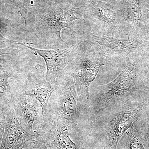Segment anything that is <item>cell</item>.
I'll use <instances>...</instances> for the list:
<instances>
[{"label": "cell", "mask_w": 149, "mask_h": 149, "mask_svg": "<svg viewBox=\"0 0 149 149\" xmlns=\"http://www.w3.org/2000/svg\"><path fill=\"white\" fill-rule=\"evenodd\" d=\"M123 69L117 77L106 85L99 86L93 97L95 106L106 108L117 100L126 96L135 88L138 82L139 63L133 56L124 62Z\"/></svg>", "instance_id": "obj_1"}, {"label": "cell", "mask_w": 149, "mask_h": 149, "mask_svg": "<svg viewBox=\"0 0 149 149\" xmlns=\"http://www.w3.org/2000/svg\"><path fill=\"white\" fill-rule=\"evenodd\" d=\"M13 108L19 123L27 132L35 135L34 125L42 117V110L38 101L31 96L17 93L13 99Z\"/></svg>", "instance_id": "obj_7"}, {"label": "cell", "mask_w": 149, "mask_h": 149, "mask_svg": "<svg viewBox=\"0 0 149 149\" xmlns=\"http://www.w3.org/2000/svg\"><path fill=\"white\" fill-rule=\"evenodd\" d=\"M46 22L49 26L55 30L61 39L60 32L65 28H70L72 22L75 19H81L85 21L84 19L78 18L74 13L70 11H56L47 14L45 17Z\"/></svg>", "instance_id": "obj_12"}, {"label": "cell", "mask_w": 149, "mask_h": 149, "mask_svg": "<svg viewBox=\"0 0 149 149\" xmlns=\"http://www.w3.org/2000/svg\"><path fill=\"white\" fill-rule=\"evenodd\" d=\"M19 44L36 52L44 59L47 67L46 78L53 82H55L56 78L61 75L63 70L68 64V57L72 49V47H68L62 50H45L32 48L24 43Z\"/></svg>", "instance_id": "obj_10"}, {"label": "cell", "mask_w": 149, "mask_h": 149, "mask_svg": "<svg viewBox=\"0 0 149 149\" xmlns=\"http://www.w3.org/2000/svg\"><path fill=\"white\" fill-rule=\"evenodd\" d=\"M81 100L72 78L59 84L51 96L47 111L67 120L70 126L74 127L79 121Z\"/></svg>", "instance_id": "obj_3"}, {"label": "cell", "mask_w": 149, "mask_h": 149, "mask_svg": "<svg viewBox=\"0 0 149 149\" xmlns=\"http://www.w3.org/2000/svg\"><path fill=\"white\" fill-rule=\"evenodd\" d=\"M67 120L47 111L34 125L35 135L41 136L49 149H77L69 135Z\"/></svg>", "instance_id": "obj_4"}, {"label": "cell", "mask_w": 149, "mask_h": 149, "mask_svg": "<svg viewBox=\"0 0 149 149\" xmlns=\"http://www.w3.org/2000/svg\"><path fill=\"white\" fill-rule=\"evenodd\" d=\"M85 42L91 46V51L100 54L113 62L115 64L123 63L139 48L146 43L141 38L129 37L116 38L88 33Z\"/></svg>", "instance_id": "obj_2"}, {"label": "cell", "mask_w": 149, "mask_h": 149, "mask_svg": "<svg viewBox=\"0 0 149 149\" xmlns=\"http://www.w3.org/2000/svg\"><path fill=\"white\" fill-rule=\"evenodd\" d=\"M8 79V73L0 64V96L3 95L6 91Z\"/></svg>", "instance_id": "obj_14"}, {"label": "cell", "mask_w": 149, "mask_h": 149, "mask_svg": "<svg viewBox=\"0 0 149 149\" xmlns=\"http://www.w3.org/2000/svg\"><path fill=\"white\" fill-rule=\"evenodd\" d=\"M115 65L109 59L91 51L77 61L71 74V78L82 103L87 102L90 99L88 88L95 79L100 68L104 65Z\"/></svg>", "instance_id": "obj_5"}, {"label": "cell", "mask_w": 149, "mask_h": 149, "mask_svg": "<svg viewBox=\"0 0 149 149\" xmlns=\"http://www.w3.org/2000/svg\"><path fill=\"white\" fill-rule=\"evenodd\" d=\"M141 110L140 107L130 108L121 111L114 116L110 121L107 133V149H117L118 144L124 133L135 125Z\"/></svg>", "instance_id": "obj_8"}, {"label": "cell", "mask_w": 149, "mask_h": 149, "mask_svg": "<svg viewBox=\"0 0 149 149\" xmlns=\"http://www.w3.org/2000/svg\"><path fill=\"white\" fill-rule=\"evenodd\" d=\"M39 138L37 136L35 139H32L25 143L19 149H37L39 145Z\"/></svg>", "instance_id": "obj_15"}, {"label": "cell", "mask_w": 149, "mask_h": 149, "mask_svg": "<svg viewBox=\"0 0 149 149\" xmlns=\"http://www.w3.org/2000/svg\"><path fill=\"white\" fill-rule=\"evenodd\" d=\"M5 129V124L0 120V141L2 140Z\"/></svg>", "instance_id": "obj_17"}, {"label": "cell", "mask_w": 149, "mask_h": 149, "mask_svg": "<svg viewBox=\"0 0 149 149\" xmlns=\"http://www.w3.org/2000/svg\"><path fill=\"white\" fill-rule=\"evenodd\" d=\"M91 3L89 15L93 29L91 32L116 38H118V36L120 38V36L125 35L117 10L110 5L100 1L94 0Z\"/></svg>", "instance_id": "obj_6"}, {"label": "cell", "mask_w": 149, "mask_h": 149, "mask_svg": "<svg viewBox=\"0 0 149 149\" xmlns=\"http://www.w3.org/2000/svg\"><path fill=\"white\" fill-rule=\"evenodd\" d=\"M123 136L125 149H145L135 124Z\"/></svg>", "instance_id": "obj_13"}, {"label": "cell", "mask_w": 149, "mask_h": 149, "mask_svg": "<svg viewBox=\"0 0 149 149\" xmlns=\"http://www.w3.org/2000/svg\"><path fill=\"white\" fill-rule=\"evenodd\" d=\"M37 136L27 132L19 123L13 107L6 114L5 129L0 149H19L25 143Z\"/></svg>", "instance_id": "obj_9"}, {"label": "cell", "mask_w": 149, "mask_h": 149, "mask_svg": "<svg viewBox=\"0 0 149 149\" xmlns=\"http://www.w3.org/2000/svg\"><path fill=\"white\" fill-rule=\"evenodd\" d=\"M37 136H38V138H39V145H38L37 149H49L47 146L46 145L42 138L38 135H37Z\"/></svg>", "instance_id": "obj_16"}, {"label": "cell", "mask_w": 149, "mask_h": 149, "mask_svg": "<svg viewBox=\"0 0 149 149\" xmlns=\"http://www.w3.org/2000/svg\"><path fill=\"white\" fill-rule=\"evenodd\" d=\"M58 83L51 82L40 76L33 77L22 88L20 92L24 95L33 97L40 102L42 116L47 112L49 100L53 93L57 88Z\"/></svg>", "instance_id": "obj_11"}]
</instances>
